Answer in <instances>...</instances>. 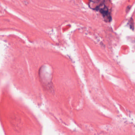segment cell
I'll return each instance as SVG.
<instances>
[{
    "instance_id": "6da1fadb",
    "label": "cell",
    "mask_w": 135,
    "mask_h": 135,
    "mask_svg": "<svg viewBox=\"0 0 135 135\" xmlns=\"http://www.w3.org/2000/svg\"><path fill=\"white\" fill-rule=\"evenodd\" d=\"M106 1H90L89 6L91 9L99 11L103 16L104 20L107 22H110L111 20V16L110 10L106 6Z\"/></svg>"
}]
</instances>
